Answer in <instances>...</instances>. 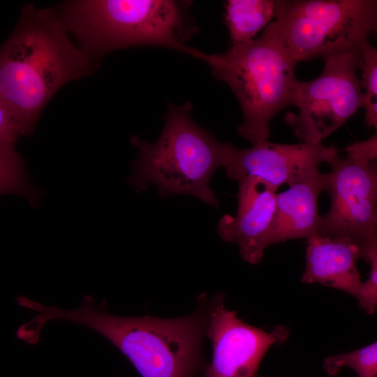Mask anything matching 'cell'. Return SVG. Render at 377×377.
Masks as SVG:
<instances>
[{"instance_id":"5b68a950","label":"cell","mask_w":377,"mask_h":377,"mask_svg":"<svg viewBox=\"0 0 377 377\" xmlns=\"http://www.w3.org/2000/svg\"><path fill=\"white\" fill-rule=\"evenodd\" d=\"M191 108L190 103L170 104L164 128L154 143L131 138L138 155L128 181L138 191L154 185L163 198L192 195L218 207L209 183L214 172L223 166L225 143L195 123Z\"/></svg>"},{"instance_id":"8fae6325","label":"cell","mask_w":377,"mask_h":377,"mask_svg":"<svg viewBox=\"0 0 377 377\" xmlns=\"http://www.w3.org/2000/svg\"><path fill=\"white\" fill-rule=\"evenodd\" d=\"M238 207L235 216L226 214L218 223L221 238L239 246L242 258L250 264L262 259L273 223L278 188L256 177L238 182Z\"/></svg>"},{"instance_id":"7c38bea8","label":"cell","mask_w":377,"mask_h":377,"mask_svg":"<svg viewBox=\"0 0 377 377\" xmlns=\"http://www.w3.org/2000/svg\"><path fill=\"white\" fill-rule=\"evenodd\" d=\"M306 239V267L302 281L344 291L359 302L363 281L356 261L360 258L366 259L368 252L348 239L316 233Z\"/></svg>"},{"instance_id":"4fadbf2b","label":"cell","mask_w":377,"mask_h":377,"mask_svg":"<svg viewBox=\"0 0 377 377\" xmlns=\"http://www.w3.org/2000/svg\"><path fill=\"white\" fill-rule=\"evenodd\" d=\"M276 194V211L267 246L318 233V198L328 188V174L317 172Z\"/></svg>"},{"instance_id":"ac0fdd59","label":"cell","mask_w":377,"mask_h":377,"mask_svg":"<svg viewBox=\"0 0 377 377\" xmlns=\"http://www.w3.org/2000/svg\"><path fill=\"white\" fill-rule=\"evenodd\" d=\"M365 260L371 270L368 279L363 281L362 297L358 302L365 312L371 314L377 306V244L370 249Z\"/></svg>"},{"instance_id":"52a82bcc","label":"cell","mask_w":377,"mask_h":377,"mask_svg":"<svg viewBox=\"0 0 377 377\" xmlns=\"http://www.w3.org/2000/svg\"><path fill=\"white\" fill-rule=\"evenodd\" d=\"M346 156L330 161L327 213L318 234L344 238L367 252L377 244V135L347 146Z\"/></svg>"},{"instance_id":"d6986e66","label":"cell","mask_w":377,"mask_h":377,"mask_svg":"<svg viewBox=\"0 0 377 377\" xmlns=\"http://www.w3.org/2000/svg\"><path fill=\"white\" fill-rule=\"evenodd\" d=\"M20 135L17 124L0 101V147H15Z\"/></svg>"},{"instance_id":"3957f363","label":"cell","mask_w":377,"mask_h":377,"mask_svg":"<svg viewBox=\"0 0 377 377\" xmlns=\"http://www.w3.org/2000/svg\"><path fill=\"white\" fill-rule=\"evenodd\" d=\"M188 1L76 0L60 16L68 32L92 59L135 46L169 48L204 60L205 53L186 44L196 31Z\"/></svg>"},{"instance_id":"30bf717a","label":"cell","mask_w":377,"mask_h":377,"mask_svg":"<svg viewBox=\"0 0 377 377\" xmlns=\"http://www.w3.org/2000/svg\"><path fill=\"white\" fill-rule=\"evenodd\" d=\"M337 154L335 147L322 143L281 144L267 140L239 149L225 142L223 167L227 177L237 182L251 176L279 188L319 172V165L329 163Z\"/></svg>"},{"instance_id":"8992f818","label":"cell","mask_w":377,"mask_h":377,"mask_svg":"<svg viewBox=\"0 0 377 377\" xmlns=\"http://www.w3.org/2000/svg\"><path fill=\"white\" fill-rule=\"evenodd\" d=\"M276 21L298 64L359 51L377 27L376 0H276Z\"/></svg>"},{"instance_id":"9a60e30c","label":"cell","mask_w":377,"mask_h":377,"mask_svg":"<svg viewBox=\"0 0 377 377\" xmlns=\"http://www.w3.org/2000/svg\"><path fill=\"white\" fill-rule=\"evenodd\" d=\"M359 52L362 71L360 87L365 109L364 124L369 128H377V50L369 41L364 43Z\"/></svg>"},{"instance_id":"7a4b0ae2","label":"cell","mask_w":377,"mask_h":377,"mask_svg":"<svg viewBox=\"0 0 377 377\" xmlns=\"http://www.w3.org/2000/svg\"><path fill=\"white\" fill-rule=\"evenodd\" d=\"M210 307L200 306L180 318L122 317L108 313L105 302L98 304L85 295L73 309L32 301L29 308L37 314L29 325L36 332L52 320L87 326L119 348L142 377H195L202 366Z\"/></svg>"},{"instance_id":"6da1fadb","label":"cell","mask_w":377,"mask_h":377,"mask_svg":"<svg viewBox=\"0 0 377 377\" xmlns=\"http://www.w3.org/2000/svg\"><path fill=\"white\" fill-rule=\"evenodd\" d=\"M93 59L70 40L60 16L29 3L0 47V101L21 135L67 83L91 74Z\"/></svg>"},{"instance_id":"5bb4252c","label":"cell","mask_w":377,"mask_h":377,"mask_svg":"<svg viewBox=\"0 0 377 377\" xmlns=\"http://www.w3.org/2000/svg\"><path fill=\"white\" fill-rule=\"evenodd\" d=\"M274 17L273 0H228L225 3L224 19L232 45L254 39Z\"/></svg>"},{"instance_id":"2e32d148","label":"cell","mask_w":377,"mask_h":377,"mask_svg":"<svg viewBox=\"0 0 377 377\" xmlns=\"http://www.w3.org/2000/svg\"><path fill=\"white\" fill-rule=\"evenodd\" d=\"M19 193L34 199L24 161L13 147H0V194Z\"/></svg>"},{"instance_id":"277c9868","label":"cell","mask_w":377,"mask_h":377,"mask_svg":"<svg viewBox=\"0 0 377 377\" xmlns=\"http://www.w3.org/2000/svg\"><path fill=\"white\" fill-rule=\"evenodd\" d=\"M204 61L239 101L243 121L238 133L253 145L267 140L270 122L291 105L297 80L295 75L297 63L278 22H271L260 36L250 41L232 45L223 53L206 54Z\"/></svg>"},{"instance_id":"9c48e42d","label":"cell","mask_w":377,"mask_h":377,"mask_svg":"<svg viewBox=\"0 0 377 377\" xmlns=\"http://www.w3.org/2000/svg\"><path fill=\"white\" fill-rule=\"evenodd\" d=\"M288 334L284 326L268 332L244 322L225 306L222 295L216 297L207 330L213 357L205 377H254L269 348L284 342Z\"/></svg>"},{"instance_id":"e0dca14e","label":"cell","mask_w":377,"mask_h":377,"mask_svg":"<svg viewBox=\"0 0 377 377\" xmlns=\"http://www.w3.org/2000/svg\"><path fill=\"white\" fill-rule=\"evenodd\" d=\"M344 367L353 369L358 377H377L376 342L349 353L329 356L323 362V369L330 376L337 375Z\"/></svg>"},{"instance_id":"ba28073f","label":"cell","mask_w":377,"mask_h":377,"mask_svg":"<svg viewBox=\"0 0 377 377\" xmlns=\"http://www.w3.org/2000/svg\"><path fill=\"white\" fill-rule=\"evenodd\" d=\"M322 73L309 81L297 80L292 103L298 112H289L287 123L301 142L322 143L363 107L357 75L359 51L338 53L324 59Z\"/></svg>"}]
</instances>
